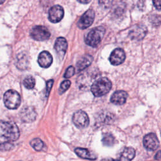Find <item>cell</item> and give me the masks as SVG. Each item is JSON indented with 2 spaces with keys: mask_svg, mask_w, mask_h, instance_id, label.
<instances>
[{
  "mask_svg": "<svg viewBox=\"0 0 161 161\" xmlns=\"http://www.w3.org/2000/svg\"><path fill=\"white\" fill-rule=\"evenodd\" d=\"M19 131L14 123L0 120V145L18 139Z\"/></svg>",
  "mask_w": 161,
  "mask_h": 161,
  "instance_id": "cell-1",
  "label": "cell"
},
{
  "mask_svg": "<svg viewBox=\"0 0 161 161\" xmlns=\"http://www.w3.org/2000/svg\"><path fill=\"white\" fill-rule=\"evenodd\" d=\"M112 84L107 77L96 79L91 86V91L96 97H101L107 94L111 89Z\"/></svg>",
  "mask_w": 161,
  "mask_h": 161,
  "instance_id": "cell-2",
  "label": "cell"
},
{
  "mask_svg": "<svg viewBox=\"0 0 161 161\" xmlns=\"http://www.w3.org/2000/svg\"><path fill=\"white\" fill-rule=\"evenodd\" d=\"M105 33V29L103 26H97L90 31L85 37L86 43L92 47H96L101 42Z\"/></svg>",
  "mask_w": 161,
  "mask_h": 161,
  "instance_id": "cell-3",
  "label": "cell"
},
{
  "mask_svg": "<svg viewBox=\"0 0 161 161\" xmlns=\"http://www.w3.org/2000/svg\"><path fill=\"white\" fill-rule=\"evenodd\" d=\"M4 103L6 108L10 109H17L21 103V97L19 93L13 89L7 91L4 94Z\"/></svg>",
  "mask_w": 161,
  "mask_h": 161,
  "instance_id": "cell-4",
  "label": "cell"
},
{
  "mask_svg": "<svg viewBox=\"0 0 161 161\" xmlns=\"http://www.w3.org/2000/svg\"><path fill=\"white\" fill-rule=\"evenodd\" d=\"M31 37L37 41H43L48 40L50 36V33L48 30L41 25L34 26L30 31Z\"/></svg>",
  "mask_w": 161,
  "mask_h": 161,
  "instance_id": "cell-5",
  "label": "cell"
},
{
  "mask_svg": "<svg viewBox=\"0 0 161 161\" xmlns=\"http://www.w3.org/2000/svg\"><path fill=\"white\" fill-rule=\"evenodd\" d=\"M72 121L74 125L80 129L86 128L89 124V117L87 113L82 110H79L73 114Z\"/></svg>",
  "mask_w": 161,
  "mask_h": 161,
  "instance_id": "cell-6",
  "label": "cell"
},
{
  "mask_svg": "<svg viewBox=\"0 0 161 161\" xmlns=\"http://www.w3.org/2000/svg\"><path fill=\"white\" fill-rule=\"evenodd\" d=\"M95 18V13L92 9H88L80 18L77 26L80 29H86L89 27L93 23Z\"/></svg>",
  "mask_w": 161,
  "mask_h": 161,
  "instance_id": "cell-7",
  "label": "cell"
},
{
  "mask_svg": "<svg viewBox=\"0 0 161 161\" xmlns=\"http://www.w3.org/2000/svg\"><path fill=\"white\" fill-rule=\"evenodd\" d=\"M147 33V28L143 25H136L129 31V37L131 40L140 41L143 39Z\"/></svg>",
  "mask_w": 161,
  "mask_h": 161,
  "instance_id": "cell-8",
  "label": "cell"
},
{
  "mask_svg": "<svg viewBox=\"0 0 161 161\" xmlns=\"http://www.w3.org/2000/svg\"><path fill=\"white\" fill-rule=\"evenodd\" d=\"M64 15V8L60 5L52 6L48 11V19L53 23L60 21Z\"/></svg>",
  "mask_w": 161,
  "mask_h": 161,
  "instance_id": "cell-9",
  "label": "cell"
},
{
  "mask_svg": "<svg viewBox=\"0 0 161 161\" xmlns=\"http://www.w3.org/2000/svg\"><path fill=\"white\" fill-rule=\"evenodd\" d=\"M143 142L145 148L149 151H154L159 146V142L157 136L153 133H150L146 135L143 138Z\"/></svg>",
  "mask_w": 161,
  "mask_h": 161,
  "instance_id": "cell-10",
  "label": "cell"
},
{
  "mask_svg": "<svg viewBox=\"0 0 161 161\" xmlns=\"http://www.w3.org/2000/svg\"><path fill=\"white\" fill-rule=\"evenodd\" d=\"M21 119L25 123H31L36 119V113L32 106L24 107L20 111Z\"/></svg>",
  "mask_w": 161,
  "mask_h": 161,
  "instance_id": "cell-11",
  "label": "cell"
},
{
  "mask_svg": "<svg viewBox=\"0 0 161 161\" xmlns=\"http://www.w3.org/2000/svg\"><path fill=\"white\" fill-rule=\"evenodd\" d=\"M126 58V55L122 48H115L111 53L109 60L113 65H118L122 64Z\"/></svg>",
  "mask_w": 161,
  "mask_h": 161,
  "instance_id": "cell-12",
  "label": "cell"
},
{
  "mask_svg": "<svg viewBox=\"0 0 161 161\" xmlns=\"http://www.w3.org/2000/svg\"><path fill=\"white\" fill-rule=\"evenodd\" d=\"M55 50H56L57 55L61 58H62L66 52L67 48V42L63 37H58L57 38L55 45Z\"/></svg>",
  "mask_w": 161,
  "mask_h": 161,
  "instance_id": "cell-13",
  "label": "cell"
},
{
  "mask_svg": "<svg viewBox=\"0 0 161 161\" xmlns=\"http://www.w3.org/2000/svg\"><path fill=\"white\" fill-rule=\"evenodd\" d=\"M128 97V93L124 91H117L114 92L111 98L110 101L114 104L122 105L126 101Z\"/></svg>",
  "mask_w": 161,
  "mask_h": 161,
  "instance_id": "cell-14",
  "label": "cell"
},
{
  "mask_svg": "<svg viewBox=\"0 0 161 161\" xmlns=\"http://www.w3.org/2000/svg\"><path fill=\"white\" fill-rule=\"evenodd\" d=\"M53 61L52 55L47 51L42 52L38 57V63L43 68L49 67Z\"/></svg>",
  "mask_w": 161,
  "mask_h": 161,
  "instance_id": "cell-15",
  "label": "cell"
},
{
  "mask_svg": "<svg viewBox=\"0 0 161 161\" xmlns=\"http://www.w3.org/2000/svg\"><path fill=\"white\" fill-rule=\"evenodd\" d=\"M75 152L77 154V156L82 158L84 159H88L94 160L97 158V156L94 153L91 152L87 148H76L75 149Z\"/></svg>",
  "mask_w": 161,
  "mask_h": 161,
  "instance_id": "cell-16",
  "label": "cell"
},
{
  "mask_svg": "<svg viewBox=\"0 0 161 161\" xmlns=\"http://www.w3.org/2000/svg\"><path fill=\"white\" fill-rule=\"evenodd\" d=\"M93 60V58L90 55H85L77 63V69L78 72L84 70L89 67Z\"/></svg>",
  "mask_w": 161,
  "mask_h": 161,
  "instance_id": "cell-17",
  "label": "cell"
},
{
  "mask_svg": "<svg viewBox=\"0 0 161 161\" xmlns=\"http://www.w3.org/2000/svg\"><path fill=\"white\" fill-rule=\"evenodd\" d=\"M135 156V150L132 147H127L124 149L118 161H131Z\"/></svg>",
  "mask_w": 161,
  "mask_h": 161,
  "instance_id": "cell-18",
  "label": "cell"
},
{
  "mask_svg": "<svg viewBox=\"0 0 161 161\" xmlns=\"http://www.w3.org/2000/svg\"><path fill=\"white\" fill-rule=\"evenodd\" d=\"M16 67L20 70H25L28 67V60L26 54L21 53L18 55L16 62Z\"/></svg>",
  "mask_w": 161,
  "mask_h": 161,
  "instance_id": "cell-19",
  "label": "cell"
},
{
  "mask_svg": "<svg viewBox=\"0 0 161 161\" xmlns=\"http://www.w3.org/2000/svg\"><path fill=\"white\" fill-rule=\"evenodd\" d=\"M102 142L104 145L107 147L113 146L114 143V138L111 133H106L103 135Z\"/></svg>",
  "mask_w": 161,
  "mask_h": 161,
  "instance_id": "cell-20",
  "label": "cell"
},
{
  "mask_svg": "<svg viewBox=\"0 0 161 161\" xmlns=\"http://www.w3.org/2000/svg\"><path fill=\"white\" fill-rule=\"evenodd\" d=\"M23 86L28 89H32L35 86V80L31 75L26 77L23 82Z\"/></svg>",
  "mask_w": 161,
  "mask_h": 161,
  "instance_id": "cell-21",
  "label": "cell"
},
{
  "mask_svg": "<svg viewBox=\"0 0 161 161\" xmlns=\"http://www.w3.org/2000/svg\"><path fill=\"white\" fill-rule=\"evenodd\" d=\"M30 145L36 151H40L43 149L44 147V143L42 140L38 138L33 139L30 142Z\"/></svg>",
  "mask_w": 161,
  "mask_h": 161,
  "instance_id": "cell-22",
  "label": "cell"
},
{
  "mask_svg": "<svg viewBox=\"0 0 161 161\" xmlns=\"http://www.w3.org/2000/svg\"><path fill=\"white\" fill-rule=\"evenodd\" d=\"M71 82L70 80H65L64 81H63L60 86V88L58 89V93L60 94H62L64 92H65L70 86Z\"/></svg>",
  "mask_w": 161,
  "mask_h": 161,
  "instance_id": "cell-23",
  "label": "cell"
},
{
  "mask_svg": "<svg viewBox=\"0 0 161 161\" xmlns=\"http://www.w3.org/2000/svg\"><path fill=\"white\" fill-rule=\"evenodd\" d=\"M113 1V0H98V3L103 8L107 9L112 5Z\"/></svg>",
  "mask_w": 161,
  "mask_h": 161,
  "instance_id": "cell-24",
  "label": "cell"
},
{
  "mask_svg": "<svg viewBox=\"0 0 161 161\" xmlns=\"http://www.w3.org/2000/svg\"><path fill=\"white\" fill-rule=\"evenodd\" d=\"M74 73H75V68L73 66H70L67 69L64 77L65 78H69L72 77L74 74Z\"/></svg>",
  "mask_w": 161,
  "mask_h": 161,
  "instance_id": "cell-25",
  "label": "cell"
},
{
  "mask_svg": "<svg viewBox=\"0 0 161 161\" xmlns=\"http://www.w3.org/2000/svg\"><path fill=\"white\" fill-rule=\"evenodd\" d=\"M53 80L51 79V80H48L47 82V87H46V96L48 97L49 92L51 90V88L53 86Z\"/></svg>",
  "mask_w": 161,
  "mask_h": 161,
  "instance_id": "cell-26",
  "label": "cell"
},
{
  "mask_svg": "<svg viewBox=\"0 0 161 161\" xmlns=\"http://www.w3.org/2000/svg\"><path fill=\"white\" fill-rule=\"evenodd\" d=\"M153 3L157 10L160 9V0H153Z\"/></svg>",
  "mask_w": 161,
  "mask_h": 161,
  "instance_id": "cell-27",
  "label": "cell"
},
{
  "mask_svg": "<svg viewBox=\"0 0 161 161\" xmlns=\"http://www.w3.org/2000/svg\"><path fill=\"white\" fill-rule=\"evenodd\" d=\"M155 158L157 160H160V150H158V152L157 153V154L155 155Z\"/></svg>",
  "mask_w": 161,
  "mask_h": 161,
  "instance_id": "cell-28",
  "label": "cell"
},
{
  "mask_svg": "<svg viewBox=\"0 0 161 161\" xmlns=\"http://www.w3.org/2000/svg\"><path fill=\"white\" fill-rule=\"evenodd\" d=\"M77 1L82 4H87L91 1V0H77Z\"/></svg>",
  "mask_w": 161,
  "mask_h": 161,
  "instance_id": "cell-29",
  "label": "cell"
},
{
  "mask_svg": "<svg viewBox=\"0 0 161 161\" xmlns=\"http://www.w3.org/2000/svg\"><path fill=\"white\" fill-rule=\"evenodd\" d=\"M101 161H115V160L112 158H104L102 159Z\"/></svg>",
  "mask_w": 161,
  "mask_h": 161,
  "instance_id": "cell-30",
  "label": "cell"
},
{
  "mask_svg": "<svg viewBox=\"0 0 161 161\" xmlns=\"http://www.w3.org/2000/svg\"><path fill=\"white\" fill-rule=\"evenodd\" d=\"M5 1H6V0H0V4L4 3L5 2Z\"/></svg>",
  "mask_w": 161,
  "mask_h": 161,
  "instance_id": "cell-31",
  "label": "cell"
}]
</instances>
